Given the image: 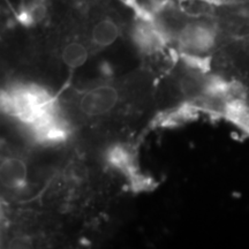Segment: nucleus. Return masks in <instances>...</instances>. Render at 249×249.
<instances>
[{
	"instance_id": "6e6552de",
	"label": "nucleus",
	"mask_w": 249,
	"mask_h": 249,
	"mask_svg": "<svg viewBox=\"0 0 249 249\" xmlns=\"http://www.w3.org/2000/svg\"><path fill=\"white\" fill-rule=\"evenodd\" d=\"M107 163L112 167L123 172H128L132 170V155L123 145H114L107 152Z\"/></svg>"
},
{
	"instance_id": "423d86ee",
	"label": "nucleus",
	"mask_w": 249,
	"mask_h": 249,
	"mask_svg": "<svg viewBox=\"0 0 249 249\" xmlns=\"http://www.w3.org/2000/svg\"><path fill=\"white\" fill-rule=\"evenodd\" d=\"M120 33L119 24L113 18H104L93 24L90 31V40L98 48H107L117 42Z\"/></svg>"
},
{
	"instance_id": "f257e3e1",
	"label": "nucleus",
	"mask_w": 249,
	"mask_h": 249,
	"mask_svg": "<svg viewBox=\"0 0 249 249\" xmlns=\"http://www.w3.org/2000/svg\"><path fill=\"white\" fill-rule=\"evenodd\" d=\"M217 42V31L207 21H191L178 33V43L189 58H201L213 51Z\"/></svg>"
},
{
	"instance_id": "f03ea898",
	"label": "nucleus",
	"mask_w": 249,
	"mask_h": 249,
	"mask_svg": "<svg viewBox=\"0 0 249 249\" xmlns=\"http://www.w3.org/2000/svg\"><path fill=\"white\" fill-rule=\"evenodd\" d=\"M119 102V91L116 87L101 85L88 89L81 96L80 110L90 118L107 116L114 110Z\"/></svg>"
},
{
	"instance_id": "7ed1b4c3",
	"label": "nucleus",
	"mask_w": 249,
	"mask_h": 249,
	"mask_svg": "<svg viewBox=\"0 0 249 249\" xmlns=\"http://www.w3.org/2000/svg\"><path fill=\"white\" fill-rule=\"evenodd\" d=\"M132 38L136 48L145 54L160 51L166 43V35L163 28L148 18H139L134 23Z\"/></svg>"
},
{
	"instance_id": "39448f33",
	"label": "nucleus",
	"mask_w": 249,
	"mask_h": 249,
	"mask_svg": "<svg viewBox=\"0 0 249 249\" xmlns=\"http://www.w3.org/2000/svg\"><path fill=\"white\" fill-rule=\"evenodd\" d=\"M35 139L44 144H55L66 141L71 134V128L66 120L57 113L44 118L30 127Z\"/></svg>"
},
{
	"instance_id": "20e7f679",
	"label": "nucleus",
	"mask_w": 249,
	"mask_h": 249,
	"mask_svg": "<svg viewBox=\"0 0 249 249\" xmlns=\"http://www.w3.org/2000/svg\"><path fill=\"white\" fill-rule=\"evenodd\" d=\"M29 170L22 158L5 156L0 158V188L18 191L27 185Z\"/></svg>"
},
{
	"instance_id": "0eeeda50",
	"label": "nucleus",
	"mask_w": 249,
	"mask_h": 249,
	"mask_svg": "<svg viewBox=\"0 0 249 249\" xmlns=\"http://www.w3.org/2000/svg\"><path fill=\"white\" fill-rule=\"evenodd\" d=\"M89 51L83 43L71 40L62 48L61 60L68 68L75 70L82 67L88 60Z\"/></svg>"
}]
</instances>
